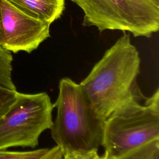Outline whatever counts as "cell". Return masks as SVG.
Wrapping results in <instances>:
<instances>
[{
    "label": "cell",
    "mask_w": 159,
    "mask_h": 159,
    "mask_svg": "<svg viewBox=\"0 0 159 159\" xmlns=\"http://www.w3.org/2000/svg\"><path fill=\"white\" fill-rule=\"evenodd\" d=\"M50 150L48 148H40L32 151L13 152L0 150V159H39Z\"/></svg>",
    "instance_id": "30bf717a"
},
{
    "label": "cell",
    "mask_w": 159,
    "mask_h": 159,
    "mask_svg": "<svg viewBox=\"0 0 159 159\" xmlns=\"http://www.w3.org/2000/svg\"><path fill=\"white\" fill-rule=\"evenodd\" d=\"M101 157V159H111V158L106 152H104V154Z\"/></svg>",
    "instance_id": "5bb4252c"
},
{
    "label": "cell",
    "mask_w": 159,
    "mask_h": 159,
    "mask_svg": "<svg viewBox=\"0 0 159 159\" xmlns=\"http://www.w3.org/2000/svg\"><path fill=\"white\" fill-rule=\"evenodd\" d=\"M1 45L6 50L31 53L50 35L51 24L37 19L14 6L0 0Z\"/></svg>",
    "instance_id": "8992f818"
},
{
    "label": "cell",
    "mask_w": 159,
    "mask_h": 159,
    "mask_svg": "<svg viewBox=\"0 0 159 159\" xmlns=\"http://www.w3.org/2000/svg\"><path fill=\"white\" fill-rule=\"evenodd\" d=\"M54 107L45 92H17L14 102L0 117V150L36 147L41 134L52 126Z\"/></svg>",
    "instance_id": "5b68a950"
},
{
    "label": "cell",
    "mask_w": 159,
    "mask_h": 159,
    "mask_svg": "<svg viewBox=\"0 0 159 159\" xmlns=\"http://www.w3.org/2000/svg\"><path fill=\"white\" fill-rule=\"evenodd\" d=\"M111 159H159V140L147 142Z\"/></svg>",
    "instance_id": "ba28073f"
},
{
    "label": "cell",
    "mask_w": 159,
    "mask_h": 159,
    "mask_svg": "<svg viewBox=\"0 0 159 159\" xmlns=\"http://www.w3.org/2000/svg\"><path fill=\"white\" fill-rule=\"evenodd\" d=\"M140 67L139 52L124 32L80 83L102 120L124 103L144 96L137 84Z\"/></svg>",
    "instance_id": "6da1fadb"
},
{
    "label": "cell",
    "mask_w": 159,
    "mask_h": 159,
    "mask_svg": "<svg viewBox=\"0 0 159 159\" xmlns=\"http://www.w3.org/2000/svg\"><path fill=\"white\" fill-rule=\"evenodd\" d=\"M62 159H101L98 151H73L63 154Z\"/></svg>",
    "instance_id": "7c38bea8"
},
{
    "label": "cell",
    "mask_w": 159,
    "mask_h": 159,
    "mask_svg": "<svg viewBox=\"0 0 159 159\" xmlns=\"http://www.w3.org/2000/svg\"><path fill=\"white\" fill-rule=\"evenodd\" d=\"M53 105L57 113L51 135L63 154L98 151L102 144L104 122L93 110L80 84L69 78H61Z\"/></svg>",
    "instance_id": "7a4b0ae2"
},
{
    "label": "cell",
    "mask_w": 159,
    "mask_h": 159,
    "mask_svg": "<svg viewBox=\"0 0 159 159\" xmlns=\"http://www.w3.org/2000/svg\"><path fill=\"white\" fill-rule=\"evenodd\" d=\"M156 1H157L158 2H159V0H156Z\"/></svg>",
    "instance_id": "2e32d148"
},
{
    "label": "cell",
    "mask_w": 159,
    "mask_h": 159,
    "mask_svg": "<svg viewBox=\"0 0 159 159\" xmlns=\"http://www.w3.org/2000/svg\"><path fill=\"white\" fill-rule=\"evenodd\" d=\"M12 60L11 52L0 45V86L16 90L12 79Z\"/></svg>",
    "instance_id": "9c48e42d"
},
{
    "label": "cell",
    "mask_w": 159,
    "mask_h": 159,
    "mask_svg": "<svg viewBox=\"0 0 159 159\" xmlns=\"http://www.w3.org/2000/svg\"><path fill=\"white\" fill-rule=\"evenodd\" d=\"M63 153L58 146H55L48 150V152L39 159H62Z\"/></svg>",
    "instance_id": "4fadbf2b"
},
{
    "label": "cell",
    "mask_w": 159,
    "mask_h": 159,
    "mask_svg": "<svg viewBox=\"0 0 159 159\" xmlns=\"http://www.w3.org/2000/svg\"><path fill=\"white\" fill-rule=\"evenodd\" d=\"M83 12V25L149 38L159 30L156 0H71Z\"/></svg>",
    "instance_id": "277c9868"
},
{
    "label": "cell",
    "mask_w": 159,
    "mask_h": 159,
    "mask_svg": "<svg viewBox=\"0 0 159 159\" xmlns=\"http://www.w3.org/2000/svg\"><path fill=\"white\" fill-rule=\"evenodd\" d=\"M25 14L50 24L59 19L65 9V0H7Z\"/></svg>",
    "instance_id": "52a82bcc"
},
{
    "label": "cell",
    "mask_w": 159,
    "mask_h": 159,
    "mask_svg": "<svg viewBox=\"0 0 159 159\" xmlns=\"http://www.w3.org/2000/svg\"><path fill=\"white\" fill-rule=\"evenodd\" d=\"M155 140H159L158 88L149 98L124 103L104 120L101 146L111 158Z\"/></svg>",
    "instance_id": "3957f363"
},
{
    "label": "cell",
    "mask_w": 159,
    "mask_h": 159,
    "mask_svg": "<svg viewBox=\"0 0 159 159\" xmlns=\"http://www.w3.org/2000/svg\"><path fill=\"white\" fill-rule=\"evenodd\" d=\"M0 22H1V11H0ZM0 45H1V29H0Z\"/></svg>",
    "instance_id": "9a60e30c"
},
{
    "label": "cell",
    "mask_w": 159,
    "mask_h": 159,
    "mask_svg": "<svg viewBox=\"0 0 159 159\" xmlns=\"http://www.w3.org/2000/svg\"><path fill=\"white\" fill-rule=\"evenodd\" d=\"M17 92V90L0 86V117L4 114L14 102Z\"/></svg>",
    "instance_id": "8fae6325"
}]
</instances>
